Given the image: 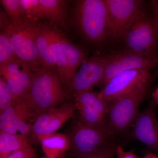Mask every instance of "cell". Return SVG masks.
I'll use <instances>...</instances> for the list:
<instances>
[{
    "mask_svg": "<svg viewBox=\"0 0 158 158\" xmlns=\"http://www.w3.org/2000/svg\"><path fill=\"white\" fill-rule=\"evenodd\" d=\"M0 72L15 99L28 94L34 75L31 66L17 57L0 66Z\"/></svg>",
    "mask_w": 158,
    "mask_h": 158,
    "instance_id": "obj_10",
    "label": "cell"
},
{
    "mask_svg": "<svg viewBox=\"0 0 158 158\" xmlns=\"http://www.w3.org/2000/svg\"><path fill=\"white\" fill-rule=\"evenodd\" d=\"M15 101L14 96L9 90L5 79L0 78V114L11 106Z\"/></svg>",
    "mask_w": 158,
    "mask_h": 158,
    "instance_id": "obj_24",
    "label": "cell"
},
{
    "mask_svg": "<svg viewBox=\"0 0 158 158\" xmlns=\"http://www.w3.org/2000/svg\"><path fill=\"white\" fill-rule=\"evenodd\" d=\"M152 100L148 106L139 112L133 123V136L150 149L158 153V120L156 117L157 106Z\"/></svg>",
    "mask_w": 158,
    "mask_h": 158,
    "instance_id": "obj_15",
    "label": "cell"
},
{
    "mask_svg": "<svg viewBox=\"0 0 158 158\" xmlns=\"http://www.w3.org/2000/svg\"><path fill=\"white\" fill-rule=\"evenodd\" d=\"M66 97L58 72L51 69H40L34 72L31 89L24 96L31 120L34 122L43 113L62 104Z\"/></svg>",
    "mask_w": 158,
    "mask_h": 158,
    "instance_id": "obj_1",
    "label": "cell"
},
{
    "mask_svg": "<svg viewBox=\"0 0 158 158\" xmlns=\"http://www.w3.org/2000/svg\"><path fill=\"white\" fill-rule=\"evenodd\" d=\"M14 47L6 32L0 33V66L17 58Z\"/></svg>",
    "mask_w": 158,
    "mask_h": 158,
    "instance_id": "obj_21",
    "label": "cell"
},
{
    "mask_svg": "<svg viewBox=\"0 0 158 158\" xmlns=\"http://www.w3.org/2000/svg\"><path fill=\"white\" fill-rule=\"evenodd\" d=\"M116 145L112 143H107L95 151L77 158H113L116 154Z\"/></svg>",
    "mask_w": 158,
    "mask_h": 158,
    "instance_id": "obj_25",
    "label": "cell"
},
{
    "mask_svg": "<svg viewBox=\"0 0 158 158\" xmlns=\"http://www.w3.org/2000/svg\"><path fill=\"white\" fill-rule=\"evenodd\" d=\"M150 75L147 69H131L123 72L112 78L99 93L109 105L122 96L149 85Z\"/></svg>",
    "mask_w": 158,
    "mask_h": 158,
    "instance_id": "obj_8",
    "label": "cell"
},
{
    "mask_svg": "<svg viewBox=\"0 0 158 158\" xmlns=\"http://www.w3.org/2000/svg\"><path fill=\"white\" fill-rule=\"evenodd\" d=\"M152 100L158 105V87L157 88L152 94Z\"/></svg>",
    "mask_w": 158,
    "mask_h": 158,
    "instance_id": "obj_30",
    "label": "cell"
},
{
    "mask_svg": "<svg viewBox=\"0 0 158 158\" xmlns=\"http://www.w3.org/2000/svg\"><path fill=\"white\" fill-rule=\"evenodd\" d=\"M152 8L153 12V15L155 18L158 25V1H152ZM157 62L158 63V58Z\"/></svg>",
    "mask_w": 158,
    "mask_h": 158,
    "instance_id": "obj_29",
    "label": "cell"
},
{
    "mask_svg": "<svg viewBox=\"0 0 158 158\" xmlns=\"http://www.w3.org/2000/svg\"><path fill=\"white\" fill-rule=\"evenodd\" d=\"M143 158H158V157L155 155L151 153H149L144 156Z\"/></svg>",
    "mask_w": 158,
    "mask_h": 158,
    "instance_id": "obj_31",
    "label": "cell"
},
{
    "mask_svg": "<svg viewBox=\"0 0 158 158\" xmlns=\"http://www.w3.org/2000/svg\"><path fill=\"white\" fill-rule=\"evenodd\" d=\"M109 20V36L116 40H123L125 35L141 10L140 0H105Z\"/></svg>",
    "mask_w": 158,
    "mask_h": 158,
    "instance_id": "obj_7",
    "label": "cell"
},
{
    "mask_svg": "<svg viewBox=\"0 0 158 158\" xmlns=\"http://www.w3.org/2000/svg\"><path fill=\"white\" fill-rule=\"evenodd\" d=\"M68 136L71 148L77 157L95 151L107 144L112 135L105 124L94 126L86 124L78 118Z\"/></svg>",
    "mask_w": 158,
    "mask_h": 158,
    "instance_id": "obj_6",
    "label": "cell"
},
{
    "mask_svg": "<svg viewBox=\"0 0 158 158\" xmlns=\"http://www.w3.org/2000/svg\"><path fill=\"white\" fill-rule=\"evenodd\" d=\"M76 24L85 39L101 44L109 36V20L105 0H81L74 9Z\"/></svg>",
    "mask_w": 158,
    "mask_h": 158,
    "instance_id": "obj_2",
    "label": "cell"
},
{
    "mask_svg": "<svg viewBox=\"0 0 158 158\" xmlns=\"http://www.w3.org/2000/svg\"><path fill=\"white\" fill-rule=\"evenodd\" d=\"M105 67V56L96 55L85 59L71 83L69 88L74 95L90 91L95 85L102 84Z\"/></svg>",
    "mask_w": 158,
    "mask_h": 158,
    "instance_id": "obj_13",
    "label": "cell"
},
{
    "mask_svg": "<svg viewBox=\"0 0 158 158\" xmlns=\"http://www.w3.org/2000/svg\"><path fill=\"white\" fill-rule=\"evenodd\" d=\"M77 108L74 103H64L48 110L38 116L32 126L33 140L40 136L56 133L69 119L73 116Z\"/></svg>",
    "mask_w": 158,
    "mask_h": 158,
    "instance_id": "obj_14",
    "label": "cell"
},
{
    "mask_svg": "<svg viewBox=\"0 0 158 158\" xmlns=\"http://www.w3.org/2000/svg\"><path fill=\"white\" fill-rule=\"evenodd\" d=\"M106 67L104 77L102 81L103 86L116 75L131 69H143L149 70L157 64L155 60L126 49L105 56Z\"/></svg>",
    "mask_w": 158,
    "mask_h": 158,
    "instance_id": "obj_9",
    "label": "cell"
},
{
    "mask_svg": "<svg viewBox=\"0 0 158 158\" xmlns=\"http://www.w3.org/2000/svg\"><path fill=\"white\" fill-rule=\"evenodd\" d=\"M46 156L52 158L62 157L71 148L70 138L67 135L54 133L37 138Z\"/></svg>",
    "mask_w": 158,
    "mask_h": 158,
    "instance_id": "obj_16",
    "label": "cell"
},
{
    "mask_svg": "<svg viewBox=\"0 0 158 158\" xmlns=\"http://www.w3.org/2000/svg\"><path fill=\"white\" fill-rule=\"evenodd\" d=\"M29 144L27 135L0 131V158H7L11 153Z\"/></svg>",
    "mask_w": 158,
    "mask_h": 158,
    "instance_id": "obj_19",
    "label": "cell"
},
{
    "mask_svg": "<svg viewBox=\"0 0 158 158\" xmlns=\"http://www.w3.org/2000/svg\"><path fill=\"white\" fill-rule=\"evenodd\" d=\"M11 22L9 21L7 19V16L6 14L3 13V11H1V28L2 29L9 25Z\"/></svg>",
    "mask_w": 158,
    "mask_h": 158,
    "instance_id": "obj_28",
    "label": "cell"
},
{
    "mask_svg": "<svg viewBox=\"0 0 158 158\" xmlns=\"http://www.w3.org/2000/svg\"><path fill=\"white\" fill-rule=\"evenodd\" d=\"M52 158L49 157L45 156V157H42V158Z\"/></svg>",
    "mask_w": 158,
    "mask_h": 158,
    "instance_id": "obj_32",
    "label": "cell"
},
{
    "mask_svg": "<svg viewBox=\"0 0 158 158\" xmlns=\"http://www.w3.org/2000/svg\"><path fill=\"white\" fill-rule=\"evenodd\" d=\"M40 29L37 22L26 18L20 21L11 22L1 30L8 35L18 58L31 66L34 72L41 68L36 47Z\"/></svg>",
    "mask_w": 158,
    "mask_h": 158,
    "instance_id": "obj_4",
    "label": "cell"
},
{
    "mask_svg": "<svg viewBox=\"0 0 158 158\" xmlns=\"http://www.w3.org/2000/svg\"><path fill=\"white\" fill-rule=\"evenodd\" d=\"M44 18L51 23L67 28L66 1L61 0H39Z\"/></svg>",
    "mask_w": 158,
    "mask_h": 158,
    "instance_id": "obj_17",
    "label": "cell"
},
{
    "mask_svg": "<svg viewBox=\"0 0 158 158\" xmlns=\"http://www.w3.org/2000/svg\"><path fill=\"white\" fill-rule=\"evenodd\" d=\"M85 59L81 48L62 37L56 56L57 72L64 88L70 87L77 71Z\"/></svg>",
    "mask_w": 158,
    "mask_h": 158,
    "instance_id": "obj_12",
    "label": "cell"
},
{
    "mask_svg": "<svg viewBox=\"0 0 158 158\" xmlns=\"http://www.w3.org/2000/svg\"><path fill=\"white\" fill-rule=\"evenodd\" d=\"M116 154L117 158H139L132 152L124 151L120 145L116 147Z\"/></svg>",
    "mask_w": 158,
    "mask_h": 158,
    "instance_id": "obj_27",
    "label": "cell"
},
{
    "mask_svg": "<svg viewBox=\"0 0 158 158\" xmlns=\"http://www.w3.org/2000/svg\"><path fill=\"white\" fill-rule=\"evenodd\" d=\"M32 126L16 115L11 106L0 114V131L28 135L31 132Z\"/></svg>",
    "mask_w": 158,
    "mask_h": 158,
    "instance_id": "obj_18",
    "label": "cell"
},
{
    "mask_svg": "<svg viewBox=\"0 0 158 158\" xmlns=\"http://www.w3.org/2000/svg\"><path fill=\"white\" fill-rule=\"evenodd\" d=\"M7 158H37L35 149L30 144L11 153Z\"/></svg>",
    "mask_w": 158,
    "mask_h": 158,
    "instance_id": "obj_26",
    "label": "cell"
},
{
    "mask_svg": "<svg viewBox=\"0 0 158 158\" xmlns=\"http://www.w3.org/2000/svg\"><path fill=\"white\" fill-rule=\"evenodd\" d=\"M74 97L77 110L79 112L78 119L81 121L94 126L106 124L109 105L99 93L87 91Z\"/></svg>",
    "mask_w": 158,
    "mask_h": 158,
    "instance_id": "obj_11",
    "label": "cell"
},
{
    "mask_svg": "<svg viewBox=\"0 0 158 158\" xmlns=\"http://www.w3.org/2000/svg\"><path fill=\"white\" fill-rule=\"evenodd\" d=\"M149 85L122 96L109 104L108 119L106 123L113 136L127 129L138 116L139 106L147 94Z\"/></svg>",
    "mask_w": 158,
    "mask_h": 158,
    "instance_id": "obj_5",
    "label": "cell"
},
{
    "mask_svg": "<svg viewBox=\"0 0 158 158\" xmlns=\"http://www.w3.org/2000/svg\"><path fill=\"white\" fill-rule=\"evenodd\" d=\"M1 4L11 22L20 21L26 18L24 10L20 0H1Z\"/></svg>",
    "mask_w": 158,
    "mask_h": 158,
    "instance_id": "obj_22",
    "label": "cell"
},
{
    "mask_svg": "<svg viewBox=\"0 0 158 158\" xmlns=\"http://www.w3.org/2000/svg\"><path fill=\"white\" fill-rule=\"evenodd\" d=\"M51 28L52 27L47 25H40L36 41L37 54L43 68H45L47 62Z\"/></svg>",
    "mask_w": 158,
    "mask_h": 158,
    "instance_id": "obj_20",
    "label": "cell"
},
{
    "mask_svg": "<svg viewBox=\"0 0 158 158\" xmlns=\"http://www.w3.org/2000/svg\"><path fill=\"white\" fill-rule=\"evenodd\" d=\"M20 1L27 19L37 22L39 20L44 18L42 6L39 0H20Z\"/></svg>",
    "mask_w": 158,
    "mask_h": 158,
    "instance_id": "obj_23",
    "label": "cell"
},
{
    "mask_svg": "<svg viewBox=\"0 0 158 158\" xmlns=\"http://www.w3.org/2000/svg\"><path fill=\"white\" fill-rule=\"evenodd\" d=\"M123 40L127 49L157 62L158 25L154 15L141 9L134 19Z\"/></svg>",
    "mask_w": 158,
    "mask_h": 158,
    "instance_id": "obj_3",
    "label": "cell"
}]
</instances>
